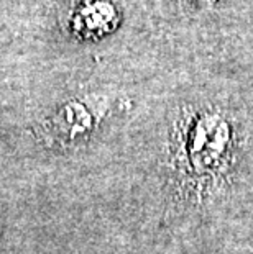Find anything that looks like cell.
Wrapping results in <instances>:
<instances>
[{
    "instance_id": "1",
    "label": "cell",
    "mask_w": 253,
    "mask_h": 254,
    "mask_svg": "<svg viewBox=\"0 0 253 254\" xmlns=\"http://www.w3.org/2000/svg\"><path fill=\"white\" fill-rule=\"evenodd\" d=\"M235 151L234 129L220 112L199 110L182 141L181 171L197 198L207 197L222 186L232 166Z\"/></svg>"
},
{
    "instance_id": "2",
    "label": "cell",
    "mask_w": 253,
    "mask_h": 254,
    "mask_svg": "<svg viewBox=\"0 0 253 254\" xmlns=\"http://www.w3.org/2000/svg\"><path fill=\"white\" fill-rule=\"evenodd\" d=\"M199 2H202V3H207V5H212L215 0H199Z\"/></svg>"
}]
</instances>
